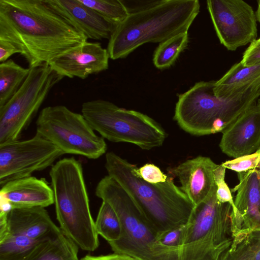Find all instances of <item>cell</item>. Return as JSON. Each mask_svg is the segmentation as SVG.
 Instances as JSON below:
<instances>
[{"label": "cell", "instance_id": "cell-1", "mask_svg": "<svg viewBox=\"0 0 260 260\" xmlns=\"http://www.w3.org/2000/svg\"><path fill=\"white\" fill-rule=\"evenodd\" d=\"M0 39L17 47L29 68L87 41L49 0H0Z\"/></svg>", "mask_w": 260, "mask_h": 260}, {"label": "cell", "instance_id": "cell-2", "mask_svg": "<svg viewBox=\"0 0 260 260\" xmlns=\"http://www.w3.org/2000/svg\"><path fill=\"white\" fill-rule=\"evenodd\" d=\"M124 5L128 16L119 23L107 46L110 58H124L148 43H161L187 32L200 9L198 0L138 1Z\"/></svg>", "mask_w": 260, "mask_h": 260}, {"label": "cell", "instance_id": "cell-3", "mask_svg": "<svg viewBox=\"0 0 260 260\" xmlns=\"http://www.w3.org/2000/svg\"><path fill=\"white\" fill-rule=\"evenodd\" d=\"M132 164L113 152L106 154L108 175L133 199L158 236L187 224L195 208L180 187L169 176L163 183L152 184L136 176Z\"/></svg>", "mask_w": 260, "mask_h": 260}, {"label": "cell", "instance_id": "cell-4", "mask_svg": "<svg viewBox=\"0 0 260 260\" xmlns=\"http://www.w3.org/2000/svg\"><path fill=\"white\" fill-rule=\"evenodd\" d=\"M49 175L56 218L62 233L83 250L93 251L99 245L89 207L81 162L74 157L59 159Z\"/></svg>", "mask_w": 260, "mask_h": 260}, {"label": "cell", "instance_id": "cell-5", "mask_svg": "<svg viewBox=\"0 0 260 260\" xmlns=\"http://www.w3.org/2000/svg\"><path fill=\"white\" fill-rule=\"evenodd\" d=\"M95 195L114 210L121 224L119 239L109 242L114 253L137 260H181L180 248L163 246L158 234L128 192L107 175L98 183Z\"/></svg>", "mask_w": 260, "mask_h": 260}, {"label": "cell", "instance_id": "cell-6", "mask_svg": "<svg viewBox=\"0 0 260 260\" xmlns=\"http://www.w3.org/2000/svg\"><path fill=\"white\" fill-rule=\"evenodd\" d=\"M215 81L197 82L179 95L174 119L186 133L200 136L222 132L260 96L259 87L229 99L217 98Z\"/></svg>", "mask_w": 260, "mask_h": 260}, {"label": "cell", "instance_id": "cell-7", "mask_svg": "<svg viewBox=\"0 0 260 260\" xmlns=\"http://www.w3.org/2000/svg\"><path fill=\"white\" fill-rule=\"evenodd\" d=\"M81 114L95 132L113 142L129 143L150 150L161 146L167 137L163 127L149 116L106 100L84 102Z\"/></svg>", "mask_w": 260, "mask_h": 260}, {"label": "cell", "instance_id": "cell-8", "mask_svg": "<svg viewBox=\"0 0 260 260\" xmlns=\"http://www.w3.org/2000/svg\"><path fill=\"white\" fill-rule=\"evenodd\" d=\"M215 193L196 206L186 224L181 260H218L233 240V210Z\"/></svg>", "mask_w": 260, "mask_h": 260}, {"label": "cell", "instance_id": "cell-9", "mask_svg": "<svg viewBox=\"0 0 260 260\" xmlns=\"http://www.w3.org/2000/svg\"><path fill=\"white\" fill-rule=\"evenodd\" d=\"M36 124V133L55 144L64 154L96 159L106 152L104 139L95 134L82 114L65 106L44 108Z\"/></svg>", "mask_w": 260, "mask_h": 260}, {"label": "cell", "instance_id": "cell-10", "mask_svg": "<svg viewBox=\"0 0 260 260\" xmlns=\"http://www.w3.org/2000/svg\"><path fill=\"white\" fill-rule=\"evenodd\" d=\"M29 68L19 90L0 107V145L19 140L50 91L63 78L47 63Z\"/></svg>", "mask_w": 260, "mask_h": 260}, {"label": "cell", "instance_id": "cell-11", "mask_svg": "<svg viewBox=\"0 0 260 260\" xmlns=\"http://www.w3.org/2000/svg\"><path fill=\"white\" fill-rule=\"evenodd\" d=\"M63 152L36 133L30 139L0 145V185L29 177L51 166Z\"/></svg>", "mask_w": 260, "mask_h": 260}, {"label": "cell", "instance_id": "cell-12", "mask_svg": "<svg viewBox=\"0 0 260 260\" xmlns=\"http://www.w3.org/2000/svg\"><path fill=\"white\" fill-rule=\"evenodd\" d=\"M207 6L217 37L228 50L235 51L256 40L257 19L248 4L242 0H208Z\"/></svg>", "mask_w": 260, "mask_h": 260}, {"label": "cell", "instance_id": "cell-13", "mask_svg": "<svg viewBox=\"0 0 260 260\" xmlns=\"http://www.w3.org/2000/svg\"><path fill=\"white\" fill-rule=\"evenodd\" d=\"M109 54L99 42H86L57 56L48 63L59 75L81 79L105 71L109 67Z\"/></svg>", "mask_w": 260, "mask_h": 260}, {"label": "cell", "instance_id": "cell-14", "mask_svg": "<svg viewBox=\"0 0 260 260\" xmlns=\"http://www.w3.org/2000/svg\"><path fill=\"white\" fill-rule=\"evenodd\" d=\"M217 165L208 157L199 156L167 171L178 179L180 188L196 207L216 193L214 171Z\"/></svg>", "mask_w": 260, "mask_h": 260}, {"label": "cell", "instance_id": "cell-15", "mask_svg": "<svg viewBox=\"0 0 260 260\" xmlns=\"http://www.w3.org/2000/svg\"><path fill=\"white\" fill-rule=\"evenodd\" d=\"M219 147L234 158L254 153L260 147V103L243 112L222 132Z\"/></svg>", "mask_w": 260, "mask_h": 260}, {"label": "cell", "instance_id": "cell-16", "mask_svg": "<svg viewBox=\"0 0 260 260\" xmlns=\"http://www.w3.org/2000/svg\"><path fill=\"white\" fill-rule=\"evenodd\" d=\"M0 231L41 241L62 232L51 220L44 207L12 208L0 213Z\"/></svg>", "mask_w": 260, "mask_h": 260}, {"label": "cell", "instance_id": "cell-17", "mask_svg": "<svg viewBox=\"0 0 260 260\" xmlns=\"http://www.w3.org/2000/svg\"><path fill=\"white\" fill-rule=\"evenodd\" d=\"M239 183L232 189L237 192L233 214V235L241 231L260 230V183L255 169L238 173ZM234 213V212H233Z\"/></svg>", "mask_w": 260, "mask_h": 260}, {"label": "cell", "instance_id": "cell-18", "mask_svg": "<svg viewBox=\"0 0 260 260\" xmlns=\"http://www.w3.org/2000/svg\"><path fill=\"white\" fill-rule=\"evenodd\" d=\"M0 197L1 213L15 208H45L54 203L52 188L46 180L31 176L2 185Z\"/></svg>", "mask_w": 260, "mask_h": 260}, {"label": "cell", "instance_id": "cell-19", "mask_svg": "<svg viewBox=\"0 0 260 260\" xmlns=\"http://www.w3.org/2000/svg\"><path fill=\"white\" fill-rule=\"evenodd\" d=\"M49 1L87 39H109L118 25L106 20L95 10L85 6L79 0Z\"/></svg>", "mask_w": 260, "mask_h": 260}, {"label": "cell", "instance_id": "cell-20", "mask_svg": "<svg viewBox=\"0 0 260 260\" xmlns=\"http://www.w3.org/2000/svg\"><path fill=\"white\" fill-rule=\"evenodd\" d=\"M259 87L260 63L246 66L240 62L215 81L214 92L217 98L229 99Z\"/></svg>", "mask_w": 260, "mask_h": 260}, {"label": "cell", "instance_id": "cell-21", "mask_svg": "<svg viewBox=\"0 0 260 260\" xmlns=\"http://www.w3.org/2000/svg\"><path fill=\"white\" fill-rule=\"evenodd\" d=\"M78 248L62 232L40 242L23 260H79Z\"/></svg>", "mask_w": 260, "mask_h": 260}, {"label": "cell", "instance_id": "cell-22", "mask_svg": "<svg viewBox=\"0 0 260 260\" xmlns=\"http://www.w3.org/2000/svg\"><path fill=\"white\" fill-rule=\"evenodd\" d=\"M233 237L218 260H260V230L239 231Z\"/></svg>", "mask_w": 260, "mask_h": 260}, {"label": "cell", "instance_id": "cell-23", "mask_svg": "<svg viewBox=\"0 0 260 260\" xmlns=\"http://www.w3.org/2000/svg\"><path fill=\"white\" fill-rule=\"evenodd\" d=\"M30 68H24L12 59L0 64V107L19 90L27 78Z\"/></svg>", "mask_w": 260, "mask_h": 260}, {"label": "cell", "instance_id": "cell-24", "mask_svg": "<svg viewBox=\"0 0 260 260\" xmlns=\"http://www.w3.org/2000/svg\"><path fill=\"white\" fill-rule=\"evenodd\" d=\"M41 241L0 231V260H23Z\"/></svg>", "mask_w": 260, "mask_h": 260}, {"label": "cell", "instance_id": "cell-25", "mask_svg": "<svg viewBox=\"0 0 260 260\" xmlns=\"http://www.w3.org/2000/svg\"><path fill=\"white\" fill-rule=\"evenodd\" d=\"M188 43L187 32L179 34L159 43L153 56L154 66L160 70L170 67L186 48Z\"/></svg>", "mask_w": 260, "mask_h": 260}, {"label": "cell", "instance_id": "cell-26", "mask_svg": "<svg viewBox=\"0 0 260 260\" xmlns=\"http://www.w3.org/2000/svg\"><path fill=\"white\" fill-rule=\"evenodd\" d=\"M94 222L98 235L108 243L119 239L122 230L120 220L113 208L106 202H102Z\"/></svg>", "mask_w": 260, "mask_h": 260}, {"label": "cell", "instance_id": "cell-27", "mask_svg": "<svg viewBox=\"0 0 260 260\" xmlns=\"http://www.w3.org/2000/svg\"><path fill=\"white\" fill-rule=\"evenodd\" d=\"M95 10L109 21L118 24L128 16L126 7L121 0H79Z\"/></svg>", "mask_w": 260, "mask_h": 260}, {"label": "cell", "instance_id": "cell-28", "mask_svg": "<svg viewBox=\"0 0 260 260\" xmlns=\"http://www.w3.org/2000/svg\"><path fill=\"white\" fill-rule=\"evenodd\" d=\"M225 170L226 168L221 164L218 165L214 171V180L217 186L216 198L221 203L231 204L235 214L237 210L233 199L232 191L224 180Z\"/></svg>", "mask_w": 260, "mask_h": 260}, {"label": "cell", "instance_id": "cell-29", "mask_svg": "<svg viewBox=\"0 0 260 260\" xmlns=\"http://www.w3.org/2000/svg\"><path fill=\"white\" fill-rule=\"evenodd\" d=\"M259 159L260 147L253 153L227 160L222 165L226 169L239 173L255 169Z\"/></svg>", "mask_w": 260, "mask_h": 260}, {"label": "cell", "instance_id": "cell-30", "mask_svg": "<svg viewBox=\"0 0 260 260\" xmlns=\"http://www.w3.org/2000/svg\"><path fill=\"white\" fill-rule=\"evenodd\" d=\"M133 172L139 178L152 184L165 182L169 177L153 164H146L140 168L134 165Z\"/></svg>", "mask_w": 260, "mask_h": 260}, {"label": "cell", "instance_id": "cell-31", "mask_svg": "<svg viewBox=\"0 0 260 260\" xmlns=\"http://www.w3.org/2000/svg\"><path fill=\"white\" fill-rule=\"evenodd\" d=\"M186 229V224L165 232L158 236V241L165 246L181 248L183 243Z\"/></svg>", "mask_w": 260, "mask_h": 260}, {"label": "cell", "instance_id": "cell-32", "mask_svg": "<svg viewBox=\"0 0 260 260\" xmlns=\"http://www.w3.org/2000/svg\"><path fill=\"white\" fill-rule=\"evenodd\" d=\"M240 62L246 66L260 63V38L250 43Z\"/></svg>", "mask_w": 260, "mask_h": 260}, {"label": "cell", "instance_id": "cell-33", "mask_svg": "<svg viewBox=\"0 0 260 260\" xmlns=\"http://www.w3.org/2000/svg\"><path fill=\"white\" fill-rule=\"evenodd\" d=\"M18 53L20 54V51L11 42L0 39V62H4L9 59L12 55Z\"/></svg>", "mask_w": 260, "mask_h": 260}, {"label": "cell", "instance_id": "cell-34", "mask_svg": "<svg viewBox=\"0 0 260 260\" xmlns=\"http://www.w3.org/2000/svg\"><path fill=\"white\" fill-rule=\"evenodd\" d=\"M80 260H137L129 256L114 253L113 254L92 256L87 255L82 257Z\"/></svg>", "mask_w": 260, "mask_h": 260}, {"label": "cell", "instance_id": "cell-35", "mask_svg": "<svg viewBox=\"0 0 260 260\" xmlns=\"http://www.w3.org/2000/svg\"><path fill=\"white\" fill-rule=\"evenodd\" d=\"M255 15L257 21L260 23V0L257 1V8Z\"/></svg>", "mask_w": 260, "mask_h": 260}, {"label": "cell", "instance_id": "cell-36", "mask_svg": "<svg viewBox=\"0 0 260 260\" xmlns=\"http://www.w3.org/2000/svg\"><path fill=\"white\" fill-rule=\"evenodd\" d=\"M255 169L257 171L258 176L259 180V183H260V159H259L258 164L256 168H255Z\"/></svg>", "mask_w": 260, "mask_h": 260}, {"label": "cell", "instance_id": "cell-37", "mask_svg": "<svg viewBox=\"0 0 260 260\" xmlns=\"http://www.w3.org/2000/svg\"><path fill=\"white\" fill-rule=\"evenodd\" d=\"M258 102L260 103V100H259Z\"/></svg>", "mask_w": 260, "mask_h": 260}]
</instances>
